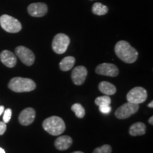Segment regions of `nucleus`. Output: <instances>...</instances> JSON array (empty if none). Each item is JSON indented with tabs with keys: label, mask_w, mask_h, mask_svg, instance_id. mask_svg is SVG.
<instances>
[{
	"label": "nucleus",
	"mask_w": 153,
	"mask_h": 153,
	"mask_svg": "<svg viewBox=\"0 0 153 153\" xmlns=\"http://www.w3.org/2000/svg\"><path fill=\"white\" fill-rule=\"evenodd\" d=\"M115 53L118 57L128 64L135 62L138 57V52L126 41H120L115 45Z\"/></svg>",
	"instance_id": "1"
},
{
	"label": "nucleus",
	"mask_w": 153,
	"mask_h": 153,
	"mask_svg": "<svg viewBox=\"0 0 153 153\" xmlns=\"http://www.w3.org/2000/svg\"><path fill=\"white\" fill-rule=\"evenodd\" d=\"M43 128L49 134L55 136L60 135L65 131V123L60 117L54 116L44 120Z\"/></svg>",
	"instance_id": "2"
},
{
	"label": "nucleus",
	"mask_w": 153,
	"mask_h": 153,
	"mask_svg": "<svg viewBox=\"0 0 153 153\" xmlns=\"http://www.w3.org/2000/svg\"><path fill=\"white\" fill-rule=\"evenodd\" d=\"M8 87L14 92H28L34 90L36 88V83L28 78L14 77L9 82Z\"/></svg>",
	"instance_id": "3"
},
{
	"label": "nucleus",
	"mask_w": 153,
	"mask_h": 153,
	"mask_svg": "<svg viewBox=\"0 0 153 153\" xmlns=\"http://www.w3.org/2000/svg\"><path fill=\"white\" fill-rule=\"evenodd\" d=\"M0 26L5 31L11 33H18L22 28V24L18 19L7 14L0 16Z\"/></svg>",
	"instance_id": "4"
},
{
	"label": "nucleus",
	"mask_w": 153,
	"mask_h": 153,
	"mask_svg": "<svg viewBox=\"0 0 153 153\" xmlns=\"http://www.w3.org/2000/svg\"><path fill=\"white\" fill-rule=\"evenodd\" d=\"M70 43V39L68 36L64 33H58L53 40L52 48L57 54H63L66 52Z\"/></svg>",
	"instance_id": "5"
},
{
	"label": "nucleus",
	"mask_w": 153,
	"mask_h": 153,
	"mask_svg": "<svg viewBox=\"0 0 153 153\" xmlns=\"http://www.w3.org/2000/svg\"><path fill=\"white\" fill-rule=\"evenodd\" d=\"M128 102L132 103V104H142L146 101L148 98V93L146 89L141 87H136L132 89L131 91L128 93L127 96Z\"/></svg>",
	"instance_id": "6"
},
{
	"label": "nucleus",
	"mask_w": 153,
	"mask_h": 153,
	"mask_svg": "<svg viewBox=\"0 0 153 153\" xmlns=\"http://www.w3.org/2000/svg\"><path fill=\"white\" fill-rule=\"evenodd\" d=\"M138 109L139 104L127 102L118 107L115 112V116L119 119H125V118H129L132 115L135 114Z\"/></svg>",
	"instance_id": "7"
},
{
	"label": "nucleus",
	"mask_w": 153,
	"mask_h": 153,
	"mask_svg": "<svg viewBox=\"0 0 153 153\" xmlns=\"http://www.w3.org/2000/svg\"><path fill=\"white\" fill-rule=\"evenodd\" d=\"M15 53L21 61L26 65L30 66L35 62V55L28 48L22 45L16 47L15 49Z\"/></svg>",
	"instance_id": "8"
},
{
	"label": "nucleus",
	"mask_w": 153,
	"mask_h": 153,
	"mask_svg": "<svg viewBox=\"0 0 153 153\" xmlns=\"http://www.w3.org/2000/svg\"><path fill=\"white\" fill-rule=\"evenodd\" d=\"M97 74L108 76H116L119 73L118 69L111 63H102L99 65L95 70Z\"/></svg>",
	"instance_id": "9"
},
{
	"label": "nucleus",
	"mask_w": 153,
	"mask_h": 153,
	"mask_svg": "<svg viewBox=\"0 0 153 153\" xmlns=\"http://www.w3.org/2000/svg\"><path fill=\"white\" fill-rule=\"evenodd\" d=\"M28 12L33 17H43L47 14L48 6L43 2L32 3L28 5Z\"/></svg>",
	"instance_id": "10"
},
{
	"label": "nucleus",
	"mask_w": 153,
	"mask_h": 153,
	"mask_svg": "<svg viewBox=\"0 0 153 153\" xmlns=\"http://www.w3.org/2000/svg\"><path fill=\"white\" fill-rule=\"evenodd\" d=\"M87 76V70L85 66H77L72 70V79L76 85L84 84Z\"/></svg>",
	"instance_id": "11"
},
{
	"label": "nucleus",
	"mask_w": 153,
	"mask_h": 153,
	"mask_svg": "<svg viewBox=\"0 0 153 153\" xmlns=\"http://www.w3.org/2000/svg\"><path fill=\"white\" fill-rule=\"evenodd\" d=\"M36 118V111L33 108H26L21 112L19 116V121L22 126H28L34 121Z\"/></svg>",
	"instance_id": "12"
},
{
	"label": "nucleus",
	"mask_w": 153,
	"mask_h": 153,
	"mask_svg": "<svg viewBox=\"0 0 153 153\" xmlns=\"http://www.w3.org/2000/svg\"><path fill=\"white\" fill-rule=\"evenodd\" d=\"M0 60L7 68H12L16 65L17 58L14 53L7 50H4L0 53Z\"/></svg>",
	"instance_id": "13"
},
{
	"label": "nucleus",
	"mask_w": 153,
	"mask_h": 153,
	"mask_svg": "<svg viewBox=\"0 0 153 153\" xmlns=\"http://www.w3.org/2000/svg\"><path fill=\"white\" fill-rule=\"evenodd\" d=\"M72 144V139L68 135L60 136L55 140V146L58 150H66L70 148Z\"/></svg>",
	"instance_id": "14"
},
{
	"label": "nucleus",
	"mask_w": 153,
	"mask_h": 153,
	"mask_svg": "<svg viewBox=\"0 0 153 153\" xmlns=\"http://www.w3.org/2000/svg\"><path fill=\"white\" fill-rule=\"evenodd\" d=\"M146 133V126L141 122L133 124L129 129V133L132 136L143 135Z\"/></svg>",
	"instance_id": "15"
},
{
	"label": "nucleus",
	"mask_w": 153,
	"mask_h": 153,
	"mask_svg": "<svg viewBox=\"0 0 153 153\" xmlns=\"http://www.w3.org/2000/svg\"><path fill=\"white\" fill-rule=\"evenodd\" d=\"M99 89L101 93L107 96L114 95L116 92V87L113 84L106 81L99 83Z\"/></svg>",
	"instance_id": "16"
},
{
	"label": "nucleus",
	"mask_w": 153,
	"mask_h": 153,
	"mask_svg": "<svg viewBox=\"0 0 153 153\" xmlns=\"http://www.w3.org/2000/svg\"><path fill=\"white\" fill-rule=\"evenodd\" d=\"M75 63V58L72 56H68L63 58L60 62V68L62 71H69L73 68Z\"/></svg>",
	"instance_id": "17"
},
{
	"label": "nucleus",
	"mask_w": 153,
	"mask_h": 153,
	"mask_svg": "<svg viewBox=\"0 0 153 153\" xmlns=\"http://www.w3.org/2000/svg\"><path fill=\"white\" fill-rule=\"evenodd\" d=\"M91 11L94 14L97 15V16H103L108 13V8L106 5L102 4L101 3L96 2L92 6Z\"/></svg>",
	"instance_id": "18"
},
{
	"label": "nucleus",
	"mask_w": 153,
	"mask_h": 153,
	"mask_svg": "<svg viewBox=\"0 0 153 153\" xmlns=\"http://www.w3.org/2000/svg\"><path fill=\"white\" fill-rule=\"evenodd\" d=\"M71 109L74 112L75 116L79 118H82L85 116V108L80 104H74L72 106Z\"/></svg>",
	"instance_id": "19"
},
{
	"label": "nucleus",
	"mask_w": 153,
	"mask_h": 153,
	"mask_svg": "<svg viewBox=\"0 0 153 153\" xmlns=\"http://www.w3.org/2000/svg\"><path fill=\"white\" fill-rule=\"evenodd\" d=\"M111 103V99L110 97L107 95L99 97L95 99V104L98 106L110 105Z\"/></svg>",
	"instance_id": "20"
},
{
	"label": "nucleus",
	"mask_w": 153,
	"mask_h": 153,
	"mask_svg": "<svg viewBox=\"0 0 153 153\" xmlns=\"http://www.w3.org/2000/svg\"><path fill=\"white\" fill-rule=\"evenodd\" d=\"M112 149L109 145H104L94 149L93 153H111Z\"/></svg>",
	"instance_id": "21"
},
{
	"label": "nucleus",
	"mask_w": 153,
	"mask_h": 153,
	"mask_svg": "<svg viewBox=\"0 0 153 153\" xmlns=\"http://www.w3.org/2000/svg\"><path fill=\"white\" fill-rule=\"evenodd\" d=\"M11 115H12V111H11V108H7V109L4 110V116H3V122L5 123H9L11 118Z\"/></svg>",
	"instance_id": "22"
},
{
	"label": "nucleus",
	"mask_w": 153,
	"mask_h": 153,
	"mask_svg": "<svg viewBox=\"0 0 153 153\" xmlns=\"http://www.w3.org/2000/svg\"><path fill=\"white\" fill-rule=\"evenodd\" d=\"M99 107V111L104 114H108L111 111V107L110 105H106V106H101Z\"/></svg>",
	"instance_id": "23"
},
{
	"label": "nucleus",
	"mask_w": 153,
	"mask_h": 153,
	"mask_svg": "<svg viewBox=\"0 0 153 153\" xmlns=\"http://www.w3.org/2000/svg\"><path fill=\"white\" fill-rule=\"evenodd\" d=\"M6 130H7V125L4 122L0 121V135L4 134Z\"/></svg>",
	"instance_id": "24"
},
{
	"label": "nucleus",
	"mask_w": 153,
	"mask_h": 153,
	"mask_svg": "<svg viewBox=\"0 0 153 153\" xmlns=\"http://www.w3.org/2000/svg\"><path fill=\"white\" fill-rule=\"evenodd\" d=\"M4 111V106H0V116L3 114Z\"/></svg>",
	"instance_id": "25"
},
{
	"label": "nucleus",
	"mask_w": 153,
	"mask_h": 153,
	"mask_svg": "<svg viewBox=\"0 0 153 153\" xmlns=\"http://www.w3.org/2000/svg\"><path fill=\"white\" fill-rule=\"evenodd\" d=\"M148 122L149 123L151 124V125H153V116H151V117L149 118Z\"/></svg>",
	"instance_id": "26"
},
{
	"label": "nucleus",
	"mask_w": 153,
	"mask_h": 153,
	"mask_svg": "<svg viewBox=\"0 0 153 153\" xmlns=\"http://www.w3.org/2000/svg\"><path fill=\"white\" fill-rule=\"evenodd\" d=\"M148 107H150V108H153V101H151L150 104H149L148 105Z\"/></svg>",
	"instance_id": "27"
},
{
	"label": "nucleus",
	"mask_w": 153,
	"mask_h": 153,
	"mask_svg": "<svg viewBox=\"0 0 153 153\" xmlns=\"http://www.w3.org/2000/svg\"><path fill=\"white\" fill-rule=\"evenodd\" d=\"M0 153H6V152H5V150H4V149L0 148Z\"/></svg>",
	"instance_id": "28"
},
{
	"label": "nucleus",
	"mask_w": 153,
	"mask_h": 153,
	"mask_svg": "<svg viewBox=\"0 0 153 153\" xmlns=\"http://www.w3.org/2000/svg\"><path fill=\"white\" fill-rule=\"evenodd\" d=\"M72 153H84V152H82V151H75V152H73Z\"/></svg>",
	"instance_id": "29"
},
{
	"label": "nucleus",
	"mask_w": 153,
	"mask_h": 153,
	"mask_svg": "<svg viewBox=\"0 0 153 153\" xmlns=\"http://www.w3.org/2000/svg\"></svg>",
	"instance_id": "30"
}]
</instances>
